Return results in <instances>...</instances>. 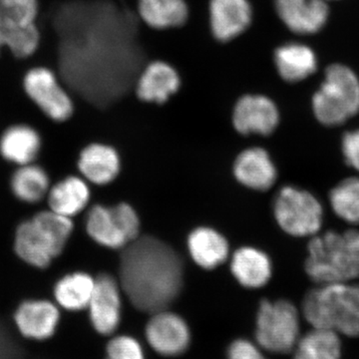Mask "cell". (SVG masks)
<instances>
[{
    "label": "cell",
    "mask_w": 359,
    "mask_h": 359,
    "mask_svg": "<svg viewBox=\"0 0 359 359\" xmlns=\"http://www.w3.org/2000/svg\"><path fill=\"white\" fill-rule=\"evenodd\" d=\"M264 349L249 339L233 340L226 351L228 359H269L263 353Z\"/></svg>",
    "instance_id": "4dcf8cb0"
},
{
    "label": "cell",
    "mask_w": 359,
    "mask_h": 359,
    "mask_svg": "<svg viewBox=\"0 0 359 359\" xmlns=\"http://www.w3.org/2000/svg\"><path fill=\"white\" fill-rule=\"evenodd\" d=\"M90 238L112 250H123L140 237V219L129 204L114 207L95 205L89 210L85 222Z\"/></svg>",
    "instance_id": "52a82bcc"
},
{
    "label": "cell",
    "mask_w": 359,
    "mask_h": 359,
    "mask_svg": "<svg viewBox=\"0 0 359 359\" xmlns=\"http://www.w3.org/2000/svg\"><path fill=\"white\" fill-rule=\"evenodd\" d=\"M276 8L283 23L299 34L318 32L327 20L323 0H276Z\"/></svg>",
    "instance_id": "2e32d148"
},
{
    "label": "cell",
    "mask_w": 359,
    "mask_h": 359,
    "mask_svg": "<svg viewBox=\"0 0 359 359\" xmlns=\"http://www.w3.org/2000/svg\"><path fill=\"white\" fill-rule=\"evenodd\" d=\"M138 11L146 25L159 30L179 27L189 18L185 0H139Z\"/></svg>",
    "instance_id": "4316f807"
},
{
    "label": "cell",
    "mask_w": 359,
    "mask_h": 359,
    "mask_svg": "<svg viewBox=\"0 0 359 359\" xmlns=\"http://www.w3.org/2000/svg\"><path fill=\"white\" fill-rule=\"evenodd\" d=\"M332 210L347 223L359 224V178L344 180L330 195Z\"/></svg>",
    "instance_id": "f1b7e54d"
},
{
    "label": "cell",
    "mask_w": 359,
    "mask_h": 359,
    "mask_svg": "<svg viewBox=\"0 0 359 359\" xmlns=\"http://www.w3.org/2000/svg\"><path fill=\"white\" fill-rule=\"evenodd\" d=\"M51 188L50 178L43 167L32 164L18 166L11 179L14 197L25 204H37L47 198Z\"/></svg>",
    "instance_id": "d4e9b609"
},
{
    "label": "cell",
    "mask_w": 359,
    "mask_h": 359,
    "mask_svg": "<svg viewBox=\"0 0 359 359\" xmlns=\"http://www.w3.org/2000/svg\"><path fill=\"white\" fill-rule=\"evenodd\" d=\"M341 337L325 328L311 327L302 334L292 351V359H342Z\"/></svg>",
    "instance_id": "484cf974"
},
{
    "label": "cell",
    "mask_w": 359,
    "mask_h": 359,
    "mask_svg": "<svg viewBox=\"0 0 359 359\" xmlns=\"http://www.w3.org/2000/svg\"><path fill=\"white\" fill-rule=\"evenodd\" d=\"M46 199L50 211L72 219L89 204L88 184L83 177H66L51 186Z\"/></svg>",
    "instance_id": "603a6c76"
},
{
    "label": "cell",
    "mask_w": 359,
    "mask_h": 359,
    "mask_svg": "<svg viewBox=\"0 0 359 359\" xmlns=\"http://www.w3.org/2000/svg\"><path fill=\"white\" fill-rule=\"evenodd\" d=\"M106 359H145L140 342L129 335H119L110 340Z\"/></svg>",
    "instance_id": "f546056e"
},
{
    "label": "cell",
    "mask_w": 359,
    "mask_h": 359,
    "mask_svg": "<svg viewBox=\"0 0 359 359\" xmlns=\"http://www.w3.org/2000/svg\"><path fill=\"white\" fill-rule=\"evenodd\" d=\"M183 280L181 257L159 238L139 237L122 250L120 285L131 304L143 313L167 309L179 297Z\"/></svg>",
    "instance_id": "6da1fadb"
},
{
    "label": "cell",
    "mask_w": 359,
    "mask_h": 359,
    "mask_svg": "<svg viewBox=\"0 0 359 359\" xmlns=\"http://www.w3.org/2000/svg\"><path fill=\"white\" fill-rule=\"evenodd\" d=\"M95 283V278L83 271L68 273L54 285V302L59 308L69 313L84 311L88 308Z\"/></svg>",
    "instance_id": "cb8c5ba5"
},
{
    "label": "cell",
    "mask_w": 359,
    "mask_h": 359,
    "mask_svg": "<svg viewBox=\"0 0 359 359\" xmlns=\"http://www.w3.org/2000/svg\"><path fill=\"white\" fill-rule=\"evenodd\" d=\"M210 26L215 39L231 41L249 27L252 13L249 0H211Z\"/></svg>",
    "instance_id": "9a60e30c"
},
{
    "label": "cell",
    "mask_w": 359,
    "mask_h": 359,
    "mask_svg": "<svg viewBox=\"0 0 359 359\" xmlns=\"http://www.w3.org/2000/svg\"><path fill=\"white\" fill-rule=\"evenodd\" d=\"M342 152L347 164L359 171V129L344 135Z\"/></svg>",
    "instance_id": "1f68e13d"
},
{
    "label": "cell",
    "mask_w": 359,
    "mask_h": 359,
    "mask_svg": "<svg viewBox=\"0 0 359 359\" xmlns=\"http://www.w3.org/2000/svg\"><path fill=\"white\" fill-rule=\"evenodd\" d=\"M316 119L327 126L342 124L359 112V80L346 66L327 68L320 89L314 94Z\"/></svg>",
    "instance_id": "5b68a950"
},
{
    "label": "cell",
    "mask_w": 359,
    "mask_h": 359,
    "mask_svg": "<svg viewBox=\"0 0 359 359\" xmlns=\"http://www.w3.org/2000/svg\"><path fill=\"white\" fill-rule=\"evenodd\" d=\"M77 167L87 182L104 186L117 178L121 170V161L114 148L93 143L81 151Z\"/></svg>",
    "instance_id": "e0dca14e"
},
{
    "label": "cell",
    "mask_w": 359,
    "mask_h": 359,
    "mask_svg": "<svg viewBox=\"0 0 359 359\" xmlns=\"http://www.w3.org/2000/svg\"><path fill=\"white\" fill-rule=\"evenodd\" d=\"M37 13V0H0V51L7 47L20 58L34 53L40 39Z\"/></svg>",
    "instance_id": "ba28073f"
},
{
    "label": "cell",
    "mask_w": 359,
    "mask_h": 359,
    "mask_svg": "<svg viewBox=\"0 0 359 359\" xmlns=\"http://www.w3.org/2000/svg\"><path fill=\"white\" fill-rule=\"evenodd\" d=\"M121 285L108 273L96 278L88 309L90 323L101 335L114 334L121 323Z\"/></svg>",
    "instance_id": "4fadbf2b"
},
{
    "label": "cell",
    "mask_w": 359,
    "mask_h": 359,
    "mask_svg": "<svg viewBox=\"0 0 359 359\" xmlns=\"http://www.w3.org/2000/svg\"><path fill=\"white\" fill-rule=\"evenodd\" d=\"M25 89L33 102L53 121L65 122L72 116V100L51 70L43 67L30 70L25 78Z\"/></svg>",
    "instance_id": "8fae6325"
},
{
    "label": "cell",
    "mask_w": 359,
    "mask_h": 359,
    "mask_svg": "<svg viewBox=\"0 0 359 359\" xmlns=\"http://www.w3.org/2000/svg\"><path fill=\"white\" fill-rule=\"evenodd\" d=\"M301 337V314L292 302L285 299L261 302L257 314L256 339L264 351L292 353Z\"/></svg>",
    "instance_id": "8992f818"
},
{
    "label": "cell",
    "mask_w": 359,
    "mask_h": 359,
    "mask_svg": "<svg viewBox=\"0 0 359 359\" xmlns=\"http://www.w3.org/2000/svg\"><path fill=\"white\" fill-rule=\"evenodd\" d=\"M73 230L72 219L50 210L37 212L16 229L14 252L28 266L47 269L62 254Z\"/></svg>",
    "instance_id": "3957f363"
},
{
    "label": "cell",
    "mask_w": 359,
    "mask_h": 359,
    "mask_svg": "<svg viewBox=\"0 0 359 359\" xmlns=\"http://www.w3.org/2000/svg\"><path fill=\"white\" fill-rule=\"evenodd\" d=\"M233 175L247 188L266 191L275 184L276 169L266 150L250 148L238 156L233 165Z\"/></svg>",
    "instance_id": "d6986e66"
},
{
    "label": "cell",
    "mask_w": 359,
    "mask_h": 359,
    "mask_svg": "<svg viewBox=\"0 0 359 359\" xmlns=\"http://www.w3.org/2000/svg\"><path fill=\"white\" fill-rule=\"evenodd\" d=\"M181 78L173 66L163 61L150 63L137 83V96L144 102L163 104L179 91Z\"/></svg>",
    "instance_id": "ac0fdd59"
},
{
    "label": "cell",
    "mask_w": 359,
    "mask_h": 359,
    "mask_svg": "<svg viewBox=\"0 0 359 359\" xmlns=\"http://www.w3.org/2000/svg\"><path fill=\"white\" fill-rule=\"evenodd\" d=\"M187 244L193 261L204 269L218 268L230 255L226 238L218 231L208 226H199L191 231Z\"/></svg>",
    "instance_id": "7402d4cb"
},
{
    "label": "cell",
    "mask_w": 359,
    "mask_h": 359,
    "mask_svg": "<svg viewBox=\"0 0 359 359\" xmlns=\"http://www.w3.org/2000/svg\"><path fill=\"white\" fill-rule=\"evenodd\" d=\"M306 271L318 285L359 278V231H327L313 238L309 244Z\"/></svg>",
    "instance_id": "277c9868"
},
{
    "label": "cell",
    "mask_w": 359,
    "mask_h": 359,
    "mask_svg": "<svg viewBox=\"0 0 359 359\" xmlns=\"http://www.w3.org/2000/svg\"><path fill=\"white\" fill-rule=\"evenodd\" d=\"M273 214L278 226L294 237L314 235L323 224L320 203L313 194L295 187H283L278 193Z\"/></svg>",
    "instance_id": "9c48e42d"
},
{
    "label": "cell",
    "mask_w": 359,
    "mask_h": 359,
    "mask_svg": "<svg viewBox=\"0 0 359 359\" xmlns=\"http://www.w3.org/2000/svg\"><path fill=\"white\" fill-rule=\"evenodd\" d=\"M41 147V136L29 125H13L0 137V155L7 162L18 166L34 163Z\"/></svg>",
    "instance_id": "ffe728a7"
},
{
    "label": "cell",
    "mask_w": 359,
    "mask_h": 359,
    "mask_svg": "<svg viewBox=\"0 0 359 359\" xmlns=\"http://www.w3.org/2000/svg\"><path fill=\"white\" fill-rule=\"evenodd\" d=\"M278 74L287 82L306 79L316 69L313 51L302 44H285L278 47L275 53Z\"/></svg>",
    "instance_id": "83f0119b"
},
{
    "label": "cell",
    "mask_w": 359,
    "mask_h": 359,
    "mask_svg": "<svg viewBox=\"0 0 359 359\" xmlns=\"http://www.w3.org/2000/svg\"><path fill=\"white\" fill-rule=\"evenodd\" d=\"M231 271L240 285L247 289H261L269 282L273 273L271 259L263 250L243 247L231 257Z\"/></svg>",
    "instance_id": "44dd1931"
},
{
    "label": "cell",
    "mask_w": 359,
    "mask_h": 359,
    "mask_svg": "<svg viewBox=\"0 0 359 359\" xmlns=\"http://www.w3.org/2000/svg\"><path fill=\"white\" fill-rule=\"evenodd\" d=\"M149 346L167 358L181 355L191 344V330L179 314L164 311L152 313L145 330Z\"/></svg>",
    "instance_id": "7c38bea8"
},
{
    "label": "cell",
    "mask_w": 359,
    "mask_h": 359,
    "mask_svg": "<svg viewBox=\"0 0 359 359\" xmlns=\"http://www.w3.org/2000/svg\"><path fill=\"white\" fill-rule=\"evenodd\" d=\"M13 320L16 332L23 339L41 344L57 334L61 309L50 299H25L14 311Z\"/></svg>",
    "instance_id": "30bf717a"
},
{
    "label": "cell",
    "mask_w": 359,
    "mask_h": 359,
    "mask_svg": "<svg viewBox=\"0 0 359 359\" xmlns=\"http://www.w3.org/2000/svg\"><path fill=\"white\" fill-rule=\"evenodd\" d=\"M280 121L276 104L263 95H245L238 99L233 113V124L242 135L266 136L273 133Z\"/></svg>",
    "instance_id": "5bb4252c"
},
{
    "label": "cell",
    "mask_w": 359,
    "mask_h": 359,
    "mask_svg": "<svg viewBox=\"0 0 359 359\" xmlns=\"http://www.w3.org/2000/svg\"><path fill=\"white\" fill-rule=\"evenodd\" d=\"M302 311L311 327L325 328L340 337H359V285H320L306 294Z\"/></svg>",
    "instance_id": "7a4b0ae2"
}]
</instances>
